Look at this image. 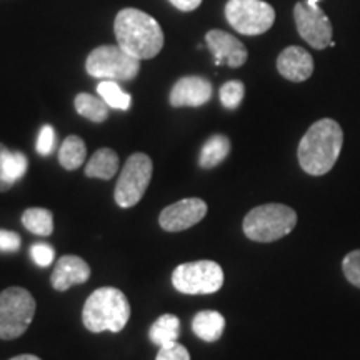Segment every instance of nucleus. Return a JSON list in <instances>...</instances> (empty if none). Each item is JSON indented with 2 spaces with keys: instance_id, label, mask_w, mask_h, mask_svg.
<instances>
[{
  "instance_id": "nucleus-27",
  "label": "nucleus",
  "mask_w": 360,
  "mask_h": 360,
  "mask_svg": "<svg viewBox=\"0 0 360 360\" xmlns=\"http://www.w3.org/2000/svg\"><path fill=\"white\" fill-rule=\"evenodd\" d=\"M30 257H32V260L39 267H49L53 262L56 252L47 244H34L30 247Z\"/></svg>"
},
{
  "instance_id": "nucleus-3",
  "label": "nucleus",
  "mask_w": 360,
  "mask_h": 360,
  "mask_svg": "<svg viewBox=\"0 0 360 360\" xmlns=\"http://www.w3.org/2000/svg\"><path fill=\"white\" fill-rule=\"evenodd\" d=\"M130 319V304L122 290L115 287H101L85 300L82 322L94 334L101 332H120Z\"/></svg>"
},
{
  "instance_id": "nucleus-32",
  "label": "nucleus",
  "mask_w": 360,
  "mask_h": 360,
  "mask_svg": "<svg viewBox=\"0 0 360 360\" xmlns=\"http://www.w3.org/2000/svg\"><path fill=\"white\" fill-rule=\"evenodd\" d=\"M8 148L4 146V143H0V192H6L11 188L12 186H8L6 177H4V157H6Z\"/></svg>"
},
{
  "instance_id": "nucleus-17",
  "label": "nucleus",
  "mask_w": 360,
  "mask_h": 360,
  "mask_svg": "<svg viewBox=\"0 0 360 360\" xmlns=\"http://www.w3.org/2000/svg\"><path fill=\"white\" fill-rule=\"evenodd\" d=\"M119 170V155L112 148H98L85 164V175L90 179L110 180Z\"/></svg>"
},
{
  "instance_id": "nucleus-1",
  "label": "nucleus",
  "mask_w": 360,
  "mask_h": 360,
  "mask_svg": "<svg viewBox=\"0 0 360 360\" xmlns=\"http://www.w3.org/2000/svg\"><path fill=\"white\" fill-rule=\"evenodd\" d=\"M344 146L342 127L332 119H321L310 125L299 143V164L309 175H323L334 169Z\"/></svg>"
},
{
  "instance_id": "nucleus-8",
  "label": "nucleus",
  "mask_w": 360,
  "mask_h": 360,
  "mask_svg": "<svg viewBox=\"0 0 360 360\" xmlns=\"http://www.w3.org/2000/svg\"><path fill=\"white\" fill-rule=\"evenodd\" d=\"M152 172H154V164L147 154L137 152L130 155L117 180L114 192L115 204H119L122 209L137 205L150 184Z\"/></svg>"
},
{
  "instance_id": "nucleus-30",
  "label": "nucleus",
  "mask_w": 360,
  "mask_h": 360,
  "mask_svg": "<svg viewBox=\"0 0 360 360\" xmlns=\"http://www.w3.org/2000/svg\"><path fill=\"white\" fill-rule=\"evenodd\" d=\"M22 238L19 233L0 229V252H17L20 249Z\"/></svg>"
},
{
  "instance_id": "nucleus-29",
  "label": "nucleus",
  "mask_w": 360,
  "mask_h": 360,
  "mask_svg": "<svg viewBox=\"0 0 360 360\" xmlns=\"http://www.w3.org/2000/svg\"><path fill=\"white\" fill-rule=\"evenodd\" d=\"M53 141H56V134L51 125H44L39 132L37 139V152L40 155H49L53 148Z\"/></svg>"
},
{
  "instance_id": "nucleus-12",
  "label": "nucleus",
  "mask_w": 360,
  "mask_h": 360,
  "mask_svg": "<svg viewBox=\"0 0 360 360\" xmlns=\"http://www.w3.org/2000/svg\"><path fill=\"white\" fill-rule=\"evenodd\" d=\"M205 44L212 52L215 65L225 64L232 69H237V67L244 65L249 57L245 45L224 30H209L205 34Z\"/></svg>"
},
{
  "instance_id": "nucleus-23",
  "label": "nucleus",
  "mask_w": 360,
  "mask_h": 360,
  "mask_svg": "<svg viewBox=\"0 0 360 360\" xmlns=\"http://www.w3.org/2000/svg\"><path fill=\"white\" fill-rule=\"evenodd\" d=\"M97 92L110 109H119V110L130 109L132 97H130V94L124 92V90L120 89V85L115 84V80H102V82L97 85Z\"/></svg>"
},
{
  "instance_id": "nucleus-19",
  "label": "nucleus",
  "mask_w": 360,
  "mask_h": 360,
  "mask_svg": "<svg viewBox=\"0 0 360 360\" xmlns=\"http://www.w3.org/2000/svg\"><path fill=\"white\" fill-rule=\"evenodd\" d=\"M229 152H231V141L225 135L215 134L209 137V141L204 143L200 150L199 164L202 169H214L219 164L227 159Z\"/></svg>"
},
{
  "instance_id": "nucleus-21",
  "label": "nucleus",
  "mask_w": 360,
  "mask_h": 360,
  "mask_svg": "<svg viewBox=\"0 0 360 360\" xmlns=\"http://www.w3.org/2000/svg\"><path fill=\"white\" fill-rule=\"evenodd\" d=\"M74 105L79 115L92 120V122L101 124L109 117L110 107L103 102L102 97H94L90 96V94H79V96L75 97Z\"/></svg>"
},
{
  "instance_id": "nucleus-10",
  "label": "nucleus",
  "mask_w": 360,
  "mask_h": 360,
  "mask_svg": "<svg viewBox=\"0 0 360 360\" xmlns=\"http://www.w3.org/2000/svg\"><path fill=\"white\" fill-rule=\"evenodd\" d=\"M294 20L297 32L307 42L310 47L322 51L332 45L334 47V29L326 12L317 6H309L307 2H297L294 7Z\"/></svg>"
},
{
  "instance_id": "nucleus-6",
  "label": "nucleus",
  "mask_w": 360,
  "mask_h": 360,
  "mask_svg": "<svg viewBox=\"0 0 360 360\" xmlns=\"http://www.w3.org/2000/svg\"><path fill=\"white\" fill-rule=\"evenodd\" d=\"M85 70L101 80H134L141 70V60L124 51L119 44L101 45L89 53Z\"/></svg>"
},
{
  "instance_id": "nucleus-20",
  "label": "nucleus",
  "mask_w": 360,
  "mask_h": 360,
  "mask_svg": "<svg viewBox=\"0 0 360 360\" xmlns=\"http://www.w3.org/2000/svg\"><path fill=\"white\" fill-rule=\"evenodd\" d=\"M85 157H87V147L77 135H69L62 142L60 150H58V162L65 170H77L82 167Z\"/></svg>"
},
{
  "instance_id": "nucleus-4",
  "label": "nucleus",
  "mask_w": 360,
  "mask_h": 360,
  "mask_svg": "<svg viewBox=\"0 0 360 360\" xmlns=\"http://www.w3.org/2000/svg\"><path fill=\"white\" fill-rule=\"evenodd\" d=\"M295 224L297 214L294 209L283 204H265L255 207L245 215L242 229L250 240L267 244L289 236Z\"/></svg>"
},
{
  "instance_id": "nucleus-22",
  "label": "nucleus",
  "mask_w": 360,
  "mask_h": 360,
  "mask_svg": "<svg viewBox=\"0 0 360 360\" xmlns=\"http://www.w3.org/2000/svg\"><path fill=\"white\" fill-rule=\"evenodd\" d=\"M22 224L29 232L40 237H49L53 232V217L52 212L47 209H27L22 214Z\"/></svg>"
},
{
  "instance_id": "nucleus-16",
  "label": "nucleus",
  "mask_w": 360,
  "mask_h": 360,
  "mask_svg": "<svg viewBox=\"0 0 360 360\" xmlns=\"http://www.w3.org/2000/svg\"><path fill=\"white\" fill-rule=\"evenodd\" d=\"M192 330L204 342H215L225 330V319L217 310H200L192 321Z\"/></svg>"
},
{
  "instance_id": "nucleus-33",
  "label": "nucleus",
  "mask_w": 360,
  "mask_h": 360,
  "mask_svg": "<svg viewBox=\"0 0 360 360\" xmlns=\"http://www.w3.org/2000/svg\"><path fill=\"white\" fill-rule=\"evenodd\" d=\"M11 360H40L39 357H35V355H30V354H24V355H17V357H13Z\"/></svg>"
},
{
  "instance_id": "nucleus-14",
  "label": "nucleus",
  "mask_w": 360,
  "mask_h": 360,
  "mask_svg": "<svg viewBox=\"0 0 360 360\" xmlns=\"http://www.w3.org/2000/svg\"><path fill=\"white\" fill-rule=\"evenodd\" d=\"M277 70L283 79L290 82H304L314 72V58L302 47L283 49L277 58Z\"/></svg>"
},
{
  "instance_id": "nucleus-13",
  "label": "nucleus",
  "mask_w": 360,
  "mask_h": 360,
  "mask_svg": "<svg viewBox=\"0 0 360 360\" xmlns=\"http://www.w3.org/2000/svg\"><path fill=\"white\" fill-rule=\"evenodd\" d=\"M212 98V84L199 75L179 79L170 90L172 107H200Z\"/></svg>"
},
{
  "instance_id": "nucleus-15",
  "label": "nucleus",
  "mask_w": 360,
  "mask_h": 360,
  "mask_svg": "<svg viewBox=\"0 0 360 360\" xmlns=\"http://www.w3.org/2000/svg\"><path fill=\"white\" fill-rule=\"evenodd\" d=\"M90 278V267L84 259L77 255H64L58 259L53 269L51 283L58 292L69 290L70 287L85 283Z\"/></svg>"
},
{
  "instance_id": "nucleus-28",
  "label": "nucleus",
  "mask_w": 360,
  "mask_h": 360,
  "mask_svg": "<svg viewBox=\"0 0 360 360\" xmlns=\"http://www.w3.org/2000/svg\"><path fill=\"white\" fill-rule=\"evenodd\" d=\"M155 360H191V354L182 344L175 342L167 347H160Z\"/></svg>"
},
{
  "instance_id": "nucleus-18",
  "label": "nucleus",
  "mask_w": 360,
  "mask_h": 360,
  "mask_svg": "<svg viewBox=\"0 0 360 360\" xmlns=\"http://www.w3.org/2000/svg\"><path fill=\"white\" fill-rule=\"evenodd\" d=\"M180 335V321L177 315H160L148 330V339L159 347H167L177 342Z\"/></svg>"
},
{
  "instance_id": "nucleus-24",
  "label": "nucleus",
  "mask_w": 360,
  "mask_h": 360,
  "mask_svg": "<svg viewBox=\"0 0 360 360\" xmlns=\"http://www.w3.org/2000/svg\"><path fill=\"white\" fill-rule=\"evenodd\" d=\"M27 165H29V162H27V157L22 152L7 150L6 157H4V177H6L8 186H13L24 177Z\"/></svg>"
},
{
  "instance_id": "nucleus-7",
  "label": "nucleus",
  "mask_w": 360,
  "mask_h": 360,
  "mask_svg": "<svg viewBox=\"0 0 360 360\" xmlns=\"http://www.w3.org/2000/svg\"><path fill=\"white\" fill-rule=\"evenodd\" d=\"M172 285L186 295L215 294L224 285V270L214 260L182 264L174 270Z\"/></svg>"
},
{
  "instance_id": "nucleus-34",
  "label": "nucleus",
  "mask_w": 360,
  "mask_h": 360,
  "mask_svg": "<svg viewBox=\"0 0 360 360\" xmlns=\"http://www.w3.org/2000/svg\"><path fill=\"white\" fill-rule=\"evenodd\" d=\"M307 4H309V6H317L319 0H307Z\"/></svg>"
},
{
  "instance_id": "nucleus-2",
  "label": "nucleus",
  "mask_w": 360,
  "mask_h": 360,
  "mask_svg": "<svg viewBox=\"0 0 360 360\" xmlns=\"http://www.w3.org/2000/svg\"><path fill=\"white\" fill-rule=\"evenodd\" d=\"M117 44L139 60L154 58L164 47V32L154 17L139 8H122L115 15Z\"/></svg>"
},
{
  "instance_id": "nucleus-26",
  "label": "nucleus",
  "mask_w": 360,
  "mask_h": 360,
  "mask_svg": "<svg viewBox=\"0 0 360 360\" xmlns=\"http://www.w3.org/2000/svg\"><path fill=\"white\" fill-rule=\"evenodd\" d=\"M342 269H344V276L354 287L360 289V250L350 252L342 260Z\"/></svg>"
},
{
  "instance_id": "nucleus-5",
  "label": "nucleus",
  "mask_w": 360,
  "mask_h": 360,
  "mask_svg": "<svg viewBox=\"0 0 360 360\" xmlns=\"http://www.w3.org/2000/svg\"><path fill=\"white\" fill-rule=\"evenodd\" d=\"M35 299L22 287H8L0 292V339L13 340L24 335L34 321Z\"/></svg>"
},
{
  "instance_id": "nucleus-9",
  "label": "nucleus",
  "mask_w": 360,
  "mask_h": 360,
  "mask_svg": "<svg viewBox=\"0 0 360 360\" xmlns=\"http://www.w3.org/2000/svg\"><path fill=\"white\" fill-rule=\"evenodd\" d=\"M225 19L238 34L260 35L270 30L276 22V11L264 0H229Z\"/></svg>"
},
{
  "instance_id": "nucleus-25",
  "label": "nucleus",
  "mask_w": 360,
  "mask_h": 360,
  "mask_svg": "<svg viewBox=\"0 0 360 360\" xmlns=\"http://www.w3.org/2000/svg\"><path fill=\"white\" fill-rule=\"evenodd\" d=\"M245 87L240 80H229L220 87V102L225 109L236 110L244 98Z\"/></svg>"
},
{
  "instance_id": "nucleus-11",
  "label": "nucleus",
  "mask_w": 360,
  "mask_h": 360,
  "mask_svg": "<svg viewBox=\"0 0 360 360\" xmlns=\"http://www.w3.org/2000/svg\"><path fill=\"white\" fill-rule=\"evenodd\" d=\"M207 214V204L202 199H184L165 207L159 215V224L167 232H182L199 224Z\"/></svg>"
},
{
  "instance_id": "nucleus-31",
  "label": "nucleus",
  "mask_w": 360,
  "mask_h": 360,
  "mask_svg": "<svg viewBox=\"0 0 360 360\" xmlns=\"http://www.w3.org/2000/svg\"><path fill=\"white\" fill-rule=\"evenodd\" d=\"M169 2L172 4L175 8H179V11L192 12L200 6L202 0H169Z\"/></svg>"
}]
</instances>
